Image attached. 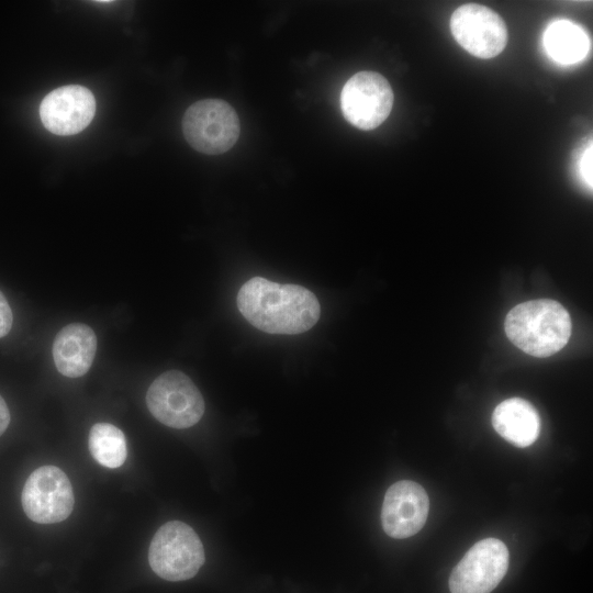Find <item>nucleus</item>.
<instances>
[{"label": "nucleus", "instance_id": "f257e3e1", "mask_svg": "<svg viewBox=\"0 0 593 593\" xmlns=\"http://www.w3.org/2000/svg\"><path fill=\"white\" fill-rule=\"evenodd\" d=\"M237 307L256 328L270 334H300L320 318L318 300L310 290L254 277L237 294Z\"/></svg>", "mask_w": 593, "mask_h": 593}, {"label": "nucleus", "instance_id": "f03ea898", "mask_svg": "<svg viewBox=\"0 0 593 593\" xmlns=\"http://www.w3.org/2000/svg\"><path fill=\"white\" fill-rule=\"evenodd\" d=\"M571 327L568 311L550 299L517 304L507 313L504 323L508 339L534 357H549L563 348Z\"/></svg>", "mask_w": 593, "mask_h": 593}, {"label": "nucleus", "instance_id": "7ed1b4c3", "mask_svg": "<svg viewBox=\"0 0 593 593\" xmlns=\"http://www.w3.org/2000/svg\"><path fill=\"white\" fill-rule=\"evenodd\" d=\"M204 560V548L199 536L180 521L164 524L154 535L148 549L152 570L168 581L191 579Z\"/></svg>", "mask_w": 593, "mask_h": 593}, {"label": "nucleus", "instance_id": "20e7f679", "mask_svg": "<svg viewBox=\"0 0 593 593\" xmlns=\"http://www.w3.org/2000/svg\"><path fill=\"white\" fill-rule=\"evenodd\" d=\"M181 124L188 144L208 155H219L231 149L240 132L236 111L220 99L194 102L186 110Z\"/></svg>", "mask_w": 593, "mask_h": 593}, {"label": "nucleus", "instance_id": "39448f33", "mask_svg": "<svg viewBox=\"0 0 593 593\" xmlns=\"http://www.w3.org/2000/svg\"><path fill=\"white\" fill-rule=\"evenodd\" d=\"M152 415L166 426L187 428L204 413V400L192 380L181 371L169 370L158 376L146 393Z\"/></svg>", "mask_w": 593, "mask_h": 593}, {"label": "nucleus", "instance_id": "423d86ee", "mask_svg": "<svg viewBox=\"0 0 593 593\" xmlns=\"http://www.w3.org/2000/svg\"><path fill=\"white\" fill-rule=\"evenodd\" d=\"M26 516L38 524L65 521L72 512L75 497L66 473L56 466H42L25 481L21 495Z\"/></svg>", "mask_w": 593, "mask_h": 593}, {"label": "nucleus", "instance_id": "0eeeda50", "mask_svg": "<svg viewBox=\"0 0 593 593\" xmlns=\"http://www.w3.org/2000/svg\"><path fill=\"white\" fill-rule=\"evenodd\" d=\"M394 96L389 81L374 71H360L350 77L340 93L345 119L360 130H373L389 116Z\"/></svg>", "mask_w": 593, "mask_h": 593}, {"label": "nucleus", "instance_id": "6e6552de", "mask_svg": "<svg viewBox=\"0 0 593 593\" xmlns=\"http://www.w3.org/2000/svg\"><path fill=\"white\" fill-rule=\"evenodd\" d=\"M510 553L501 540L485 538L474 544L449 577L451 593H490L508 569Z\"/></svg>", "mask_w": 593, "mask_h": 593}, {"label": "nucleus", "instance_id": "1a4fd4ad", "mask_svg": "<svg viewBox=\"0 0 593 593\" xmlns=\"http://www.w3.org/2000/svg\"><path fill=\"white\" fill-rule=\"evenodd\" d=\"M450 30L457 43L479 58L497 56L508 40L503 19L492 9L477 3L457 8L450 18Z\"/></svg>", "mask_w": 593, "mask_h": 593}, {"label": "nucleus", "instance_id": "9d476101", "mask_svg": "<svg viewBox=\"0 0 593 593\" xmlns=\"http://www.w3.org/2000/svg\"><path fill=\"white\" fill-rule=\"evenodd\" d=\"M96 100L80 85H68L48 92L40 105V118L47 131L56 135H74L93 119Z\"/></svg>", "mask_w": 593, "mask_h": 593}, {"label": "nucleus", "instance_id": "9b49d317", "mask_svg": "<svg viewBox=\"0 0 593 593\" xmlns=\"http://www.w3.org/2000/svg\"><path fill=\"white\" fill-rule=\"evenodd\" d=\"M429 499L422 485L414 481H399L385 492L381 523L392 538L403 539L418 533L426 523Z\"/></svg>", "mask_w": 593, "mask_h": 593}, {"label": "nucleus", "instance_id": "f8f14e48", "mask_svg": "<svg viewBox=\"0 0 593 593\" xmlns=\"http://www.w3.org/2000/svg\"><path fill=\"white\" fill-rule=\"evenodd\" d=\"M97 351V336L91 327L71 323L63 327L53 343V359L57 370L69 378L83 376Z\"/></svg>", "mask_w": 593, "mask_h": 593}, {"label": "nucleus", "instance_id": "ddd939ff", "mask_svg": "<svg viewBox=\"0 0 593 593\" xmlns=\"http://www.w3.org/2000/svg\"><path fill=\"white\" fill-rule=\"evenodd\" d=\"M492 425L504 439L516 447H527L538 437L540 418L526 400L512 398L501 402L493 411Z\"/></svg>", "mask_w": 593, "mask_h": 593}, {"label": "nucleus", "instance_id": "4468645a", "mask_svg": "<svg viewBox=\"0 0 593 593\" xmlns=\"http://www.w3.org/2000/svg\"><path fill=\"white\" fill-rule=\"evenodd\" d=\"M544 44L552 59L566 65L582 60L590 49L588 35L569 21L551 23L545 32Z\"/></svg>", "mask_w": 593, "mask_h": 593}, {"label": "nucleus", "instance_id": "2eb2a0df", "mask_svg": "<svg viewBox=\"0 0 593 593\" xmlns=\"http://www.w3.org/2000/svg\"><path fill=\"white\" fill-rule=\"evenodd\" d=\"M89 450L103 467L119 468L126 460L127 445L123 432L109 423L94 424L89 433Z\"/></svg>", "mask_w": 593, "mask_h": 593}, {"label": "nucleus", "instance_id": "dca6fc26", "mask_svg": "<svg viewBox=\"0 0 593 593\" xmlns=\"http://www.w3.org/2000/svg\"><path fill=\"white\" fill-rule=\"evenodd\" d=\"M12 322L13 315L11 307L3 293L0 291V338L10 332Z\"/></svg>", "mask_w": 593, "mask_h": 593}, {"label": "nucleus", "instance_id": "f3484780", "mask_svg": "<svg viewBox=\"0 0 593 593\" xmlns=\"http://www.w3.org/2000/svg\"><path fill=\"white\" fill-rule=\"evenodd\" d=\"M592 146H590L581 159V174L585 182L592 188Z\"/></svg>", "mask_w": 593, "mask_h": 593}, {"label": "nucleus", "instance_id": "a211bd4d", "mask_svg": "<svg viewBox=\"0 0 593 593\" xmlns=\"http://www.w3.org/2000/svg\"><path fill=\"white\" fill-rule=\"evenodd\" d=\"M10 423V412L3 398L0 395V436L5 432Z\"/></svg>", "mask_w": 593, "mask_h": 593}]
</instances>
